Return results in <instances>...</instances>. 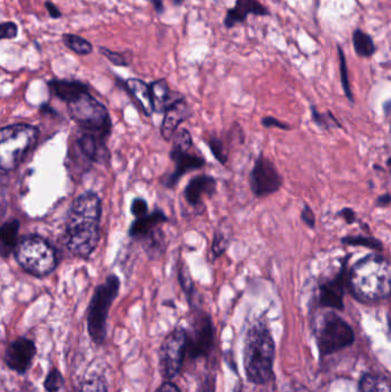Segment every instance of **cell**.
I'll use <instances>...</instances> for the list:
<instances>
[{
	"mask_svg": "<svg viewBox=\"0 0 391 392\" xmlns=\"http://www.w3.org/2000/svg\"><path fill=\"white\" fill-rule=\"evenodd\" d=\"M101 201L93 192L80 195L71 205L66 224V239L71 254L87 259L100 239Z\"/></svg>",
	"mask_w": 391,
	"mask_h": 392,
	"instance_id": "6da1fadb",
	"label": "cell"
},
{
	"mask_svg": "<svg viewBox=\"0 0 391 392\" xmlns=\"http://www.w3.org/2000/svg\"><path fill=\"white\" fill-rule=\"evenodd\" d=\"M390 263L381 252L358 259L347 272V288L365 304L381 302L390 295Z\"/></svg>",
	"mask_w": 391,
	"mask_h": 392,
	"instance_id": "7a4b0ae2",
	"label": "cell"
},
{
	"mask_svg": "<svg viewBox=\"0 0 391 392\" xmlns=\"http://www.w3.org/2000/svg\"><path fill=\"white\" fill-rule=\"evenodd\" d=\"M275 346L264 320H256L244 337V366L248 381L258 386L270 382L273 375Z\"/></svg>",
	"mask_w": 391,
	"mask_h": 392,
	"instance_id": "3957f363",
	"label": "cell"
},
{
	"mask_svg": "<svg viewBox=\"0 0 391 392\" xmlns=\"http://www.w3.org/2000/svg\"><path fill=\"white\" fill-rule=\"evenodd\" d=\"M71 118L78 125L80 133L106 141L111 136V120L107 109L87 90L66 102Z\"/></svg>",
	"mask_w": 391,
	"mask_h": 392,
	"instance_id": "277c9868",
	"label": "cell"
},
{
	"mask_svg": "<svg viewBox=\"0 0 391 392\" xmlns=\"http://www.w3.org/2000/svg\"><path fill=\"white\" fill-rule=\"evenodd\" d=\"M170 149L171 161L174 162V171L162 178V184L167 189H174L185 174L204 168L207 161L203 155L193 151V137L188 129H181L172 138Z\"/></svg>",
	"mask_w": 391,
	"mask_h": 392,
	"instance_id": "5b68a950",
	"label": "cell"
},
{
	"mask_svg": "<svg viewBox=\"0 0 391 392\" xmlns=\"http://www.w3.org/2000/svg\"><path fill=\"white\" fill-rule=\"evenodd\" d=\"M37 136V129L29 124L0 129V174H8L19 167Z\"/></svg>",
	"mask_w": 391,
	"mask_h": 392,
	"instance_id": "8992f818",
	"label": "cell"
},
{
	"mask_svg": "<svg viewBox=\"0 0 391 392\" xmlns=\"http://www.w3.org/2000/svg\"><path fill=\"white\" fill-rule=\"evenodd\" d=\"M15 257L24 271L39 278L46 277L57 268V255L53 247L36 235L24 238L17 243Z\"/></svg>",
	"mask_w": 391,
	"mask_h": 392,
	"instance_id": "52a82bcc",
	"label": "cell"
},
{
	"mask_svg": "<svg viewBox=\"0 0 391 392\" xmlns=\"http://www.w3.org/2000/svg\"><path fill=\"white\" fill-rule=\"evenodd\" d=\"M314 332L320 357L341 351L352 346L354 342L352 326L334 311H328L321 317Z\"/></svg>",
	"mask_w": 391,
	"mask_h": 392,
	"instance_id": "ba28073f",
	"label": "cell"
},
{
	"mask_svg": "<svg viewBox=\"0 0 391 392\" xmlns=\"http://www.w3.org/2000/svg\"><path fill=\"white\" fill-rule=\"evenodd\" d=\"M120 286V279L116 275L111 274L94 292L87 317V327L91 337L96 343L104 342L106 337L108 312L115 299L118 297Z\"/></svg>",
	"mask_w": 391,
	"mask_h": 392,
	"instance_id": "9c48e42d",
	"label": "cell"
},
{
	"mask_svg": "<svg viewBox=\"0 0 391 392\" xmlns=\"http://www.w3.org/2000/svg\"><path fill=\"white\" fill-rule=\"evenodd\" d=\"M249 184L251 193L258 198L275 194L284 185V177L271 158H266L263 151L255 160L249 174Z\"/></svg>",
	"mask_w": 391,
	"mask_h": 392,
	"instance_id": "30bf717a",
	"label": "cell"
},
{
	"mask_svg": "<svg viewBox=\"0 0 391 392\" xmlns=\"http://www.w3.org/2000/svg\"><path fill=\"white\" fill-rule=\"evenodd\" d=\"M186 329L179 326L162 343L160 348V371L164 379H174L181 371L186 355Z\"/></svg>",
	"mask_w": 391,
	"mask_h": 392,
	"instance_id": "8fae6325",
	"label": "cell"
},
{
	"mask_svg": "<svg viewBox=\"0 0 391 392\" xmlns=\"http://www.w3.org/2000/svg\"><path fill=\"white\" fill-rule=\"evenodd\" d=\"M186 353L192 358L207 355L212 348L215 327L210 315L197 308L190 330L186 329Z\"/></svg>",
	"mask_w": 391,
	"mask_h": 392,
	"instance_id": "7c38bea8",
	"label": "cell"
},
{
	"mask_svg": "<svg viewBox=\"0 0 391 392\" xmlns=\"http://www.w3.org/2000/svg\"><path fill=\"white\" fill-rule=\"evenodd\" d=\"M352 254L345 256L341 268L334 277L325 279L318 287L317 306L320 308H331L334 311L345 310V295L347 288V272L349 259Z\"/></svg>",
	"mask_w": 391,
	"mask_h": 392,
	"instance_id": "4fadbf2b",
	"label": "cell"
},
{
	"mask_svg": "<svg viewBox=\"0 0 391 392\" xmlns=\"http://www.w3.org/2000/svg\"><path fill=\"white\" fill-rule=\"evenodd\" d=\"M218 181L210 174H199L191 178L186 187L184 188L185 201L188 205L194 209L197 215H202L207 210L204 205L203 198H214L217 194Z\"/></svg>",
	"mask_w": 391,
	"mask_h": 392,
	"instance_id": "5bb4252c",
	"label": "cell"
},
{
	"mask_svg": "<svg viewBox=\"0 0 391 392\" xmlns=\"http://www.w3.org/2000/svg\"><path fill=\"white\" fill-rule=\"evenodd\" d=\"M163 121L161 124V136L167 142H170L174 133L179 130L181 125L192 118V111L186 97L176 101L164 111Z\"/></svg>",
	"mask_w": 391,
	"mask_h": 392,
	"instance_id": "9a60e30c",
	"label": "cell"
},
{
	"mask_svg": "<svg viewBox=\"0 0 391 392\" xmlns=\"http://www.w3.org/2000/svg\"><path fill=\"white\" fill-rule=\"evenodd\" d=\"M36 355V346L30 339H19L7 348L5 360L10 368L17 373H24L30 367Z\"/></svg>",
	"mask_w": 391,
	"mask_h": 392,
	"instance_id": "2e32d148",
	"label": "cell"
},
{
	"mask_svg": "<svg viewBox=\"0 0 391 392\" xmlns=\"http://www.w3.org/2000/svg\"><path fill=\"white\" fill-rule=\"evenodd\" d=\"M244 132L242 130L235 131L230 130L225 136H217V134H209L206 138V144L210 149L211 154L214 156L215 160L221 165H226L230 158V151H231V146L235 144V141H239L240 144H244V137H239L242 136Z\"/></svg>",
	"mask_w": 391,
	"mask_h": 392,
	"instance_id": "e0dca14e",
	"label": "cell"
},
{
	"mask_svg": "<svg viewBox=\"0 0 391 392\" xmlns=\"http://www.w3.org/2000/svg\"><path fill=\"white\" fill-rule=\"evenodd\" d=\"M270 12L266 7L263 6L258 0H237L233 8L228 10L225 15L224 26L228 29L235 28L237 24H242L247 20L249 15L264 17L269 15Z\"/></svg>",
	"mask_w": 391,
	"mask_h": 392,
	"instance_id": "ac0fdd59",
	"label": "cell"
},
{
	"mask_svg": "<svg viewBox=\"0 0 391 392\" xmlns=\"http://www.w3.org/2000/svg\"><path fill=\"white\" fill-rule=\"evenodd\" d=\"M169 221V218L164 214L163 210L155 209L154 212L136 219L130 226L129 235L131 238L143 240L146 238L155 228L160 227L161 225Z\"/></svg>",
	"mask_w": 391,
	"mask_h": 392,
	"instance_id": "d6986e66",
	"label": "cell"
},
{
	"mask_svg": "<svg viewBox=\"0 0 391 392\" xmlns=\"http://www.w3.org/2000/svg\"><path fill=\"white\" fill-rule=\"evenodd\" d=\"M151 90L152 104L154 113H164L171 104L179 100L184 95L171 90L167 82L158 80L149 84Z\"/></svg>",
	"mask_w": 391,
	"mask_h": 392,
	"instance_id": "ffe728a7",
	"label": "cell"
},
{
	"mask_svg": "<svg viewBox=\"0 0 391 392\" xmlns=\"http://www.w3.org/2000/svg\"><path fill=\"white\" fill-rule=\"evenodd\" d=\"M125 85H127L129 92L132 94V97L137 100L138 104H139L141 109L144 111V114L146 116H152L154 111H153V104H152L149 85L146 84L141 80H137V78L127 80Z\"/></svg>",
	"mask_w": 391,
	"mask_h": 392,
	"instance_id": "44dd1931",
	"label": "cell"
},
{
	"mask_svg": "<svg viewBox=\"0 0 391 392\" xmlns=\"http://www.w3.org/2000/svg\"><path fill=\"white\" fill-rule=\"evenodd\" d=\"M19 230L20 223L15 219L0 226V255L3 257L10 256V252L17 248Z\"/></svg>",
	"mask_w": 391,
	"mask_h": 392,
	"instance_id": "7402d4cb",
	"label": "cell"
},
{
	"mask_svg": "<svg viewBox=\"0 0 391 392\" xmlns=\"http://www.w3.org/2000/svg\"><path fill=\"white\" fill-rule=\"evenodd\" d=\"M144 241V249L147 254L148 259L152 261L160 259L167 250V236L162 231V228H155L154 231L151 232L146 238L143 239Z\"/></svg>",
	"mask_w": 391,
	"mask_h": 392,
	"instance_id": "603a6c76",
	"label": "cell"
},
{
	"mask_svg": "<svg viewBox=\"0 0 391 392\" xmlns=\"http://www.w3.org/2000/svg\"><path fill=\"white\" fill-rule=\"evenodd\" d=\"M232 238H233V231L231 225L224 221L219 223L215 231L212 245H211V254L214 259H221V256L224 255L231 245Z\"/></svg>",
	"mask_w": 391,
	"mask_h": 392,
	"instance_id": "cb8c5ba5",
	"label": "cell"
},
{
	"mask_svg": "<svg viewBox=\"0 0 391 392\" xmlns=\"http://www.w3.org/2000/svg\"><path fill=\"white\" fill-rule=\"evenodd\" d=\"M52 93L60 100L67 102L80 92L87 90L89 87L78 81H64V80H53L48 83Z\"/></svg>",
	"mask_w": 391,
	"mask_h": 392,
	"instance_id": "d4e9b609",
	"label": "cell"
},
{
	"mask_svg": "<svg viewBox=\"0 0 391 392\" xmlns=\"http://www.w3.org/2000/svg\"><path fill=\"white\" fill-rule=\"evenodd\" d=\"M178 281L181 285L183 292L188 297V304L191 305L192 308H197L195 305V299H197V288H195L194 281L192 278L191 272L188 270V266L186 265L183 259H179L178 261Z\"/></svg>",
	"mask_w": 391,
	"mask_h": 392,
	"instance_id": "484cf974",
	"label": "cell"
},
{
	"mask_svg": "<svg viewBox=\"0 0 391 392\" xmlns=\"http://www.w3.org/2000/svg\"><path fill=\"white\" fill-rule=\"evenodd\" d=\"M341 242L343 245L350 247H364L375 252H383V242L370 234L345 235L342 236Z\"/></svg>",
	"mask_w": 391,
	"mask_h": 392,
	"instance_id": "4316f807",
	"label": "cell"
},
{
	"mask_svg": "<svg viewBox=\"0 0 391 392\" xmlns=\"http://www.w3.org/2000/svg\"><path fill=\"white\" fill-rule=\"evenodd\" d=\"M359 392H390V382L381 374H365L359 382Z\"/></svg>",
	"mask_w": 391,
	"mask_h": 392,
	"instance_id": "83f0119b",
	"label": "cell"
},
{
	"mask_svg": "<svg viewBox=\"0 0 391 392\" xmlns=\"http://www.w3.org/2000/svg\"><path fill=\"white\" fill-rule=\"evenodd\" d=\"M352 44H354L356 53L359 57H372L375 53V50H376L374 41L372 39L371 36L361 30V29L354 31V34H352Z\"/></svg>",
	"mask_w": 391,
	"mask_h": 392,
	"instance_id": "f1b7e54d",
	"label": "cell"
},
{
	"mask_svg": "<svg viewBox=\"0 0 391 392\" xmlns=\"http://www.w3.org/2000/svg\"><path fill=\"white\" fill-rule=\"evenodd\" d=\"M310 113H311V120L314 124L321 131H329L331 129H343L341 122L335 118L331 111H327L326 113H320L314 104H310Z\"/></svg>",
	"mask_w": 391,
	"mask_h": 392,
	"instance_id": "f546056e",
	"label": "cell"
},
{
	"mask_svg": "<svg viewBox=\"0 0 391 392\" xmlns=\"http://www.w3.org/2000/svg\"><path fill=\"white\" fill-rule=\"evenodd\" d=\"M66 47L73 50L78 55H89L93 50V45L85 38L80 37L78 35L66 34L62 36Z\"/></svg>",
	"mask_w": 391,
	"mask_h": 392,
	"instance_id": "4dcf8cb0",
	"label": "cell"
},
{
	"mask_svg": "<svg viewBox=\"0 0 391 392\" xmlns=\"http://www.w3.org/2000/svg\"><path fill=\"white\" fill-rule=\"evenodd\" d=\"M338 57H340V75H341L342 88H343V92H345L347 99H348L352 104H354V94H352L350 83H349L348 66H347L345 55L341 47H338Z\"/></svg>",
	"mask_w": 391,
	"mask_h": 392,
	"instance_id": "1f68e13d",
	"label": "cell"
},
{
	"mask_svg": "<svg viewBox=\"0 0 391 392\" xmlns=\"http://www.w3.org/2000/svg\"><path fill=\"white\" fill-rule=\"evenodd\" d=\"M76 392H107V386L100 377H91L78 386Z\"/></svg>",
	"mask_w": 391,
	"mask_h": 392,
	"instance_id": "d6a6232c",
	"label": "cell"
},
{
	"mask_svg": "<svg viewBox=\"0 0 391 392\" xmlns=\"http://www.w3.org/2000/svg\"><path fill=\"white\" fill-rule=\"evenodd\" d=\"M62 386H64V377L59 371L54 369L45 380V389L48 392H59Z\"/></svg>",
	"mask_w": 391,
	"mask_h": 392,
	"instance_id": "836d02e7",
	"label": "cell"
},
{
	"mask_svg": "<svg viewBox=\"0 0 391 392\" xmlns=\"http://www.w3.org/2000/svg\"><path fill=\"white\" fill-rule=\"evenodd\" d=\"M99 50L108 61H111V64H115V66H120V67L129 66V61L127 60V57H125L124 54L111 50L107 47H100Z\"/></svg>",
	"mask_w": 391,
	"mask_h": 392,
	"instance_id": "e575fe53",
	"label": "cell"
},
{
	"mask_svg": "<svg viewBox=\"0 0 391 392\" xmlns=\"http://www.w3.org/2000/svg\"><path fill=\"white\" fill-rule=\"evenodd\" d=\"M19 34V27L15 22L12 21H7L0 24V39L5 41V39H14L17 37Z\"/></svg>",
	"mask_w": 391,
	"mask_h": 392,
	"instance_id": "d590c367",
	"label": "cell"
},
{
	"mask_svg": "<svg viewBox=\"0 0 391 392\" xmlns=\"http://www.w3.org/2000/svg\"><path fill=\"white\" fill-rule=\"evenodd\" d=\"M131 214L136 218L143 217L148 214V203L145 198H136L131 203Z\"/></svg>",
	"mask_w": 391,
	"mask_h": 392,
	"instance_id": "8d00e7d4",
	"label": "cell"
},
{
	"mask_svg": "<svg viewBox=\"0 0 391 392\" xmlns=\"http://www.w3.org/2000/svg\"><path fill=\"white\" fill-rule=\"evenodd\" d=\"M262 125L266 129H281V130L289 131L291 129V125L286 123V122L280 121L273 116H266V118H262Z\"/></svg>",
	"mask_w": 391,
	"mask_h": 392,
	"instance_id": "74e56055",
	"label": "cell"
},
{
	"mask_svg": "<svg viewBox=\"0 0 391 392\" xmlns=\"http://www.w3.org/2000/svg\"><path fill=\"white\" fill-rule=\"evenodd\" d=\"M301 221L304 223L309 228H316V224H317V218L314 215L313 210H312L311 207L309 205H303V209L301 212Z\"/></svg>",
	"mask_w": 391,
	"mask_h": 392,
	"instance_id": "f35d334b",
	"label": "cell"
},
{
	"mask_svg": "<svg viewBox=\"0 0 391 392\" xmlns=\"http://www.w3.org/2000/svg\"><path fill=\"white\" fill-rule=\"evenodd\" d=\"M336 217L341 218L345 221L347 225H352L357 223V214L354 212V209L345 207L342 208L340 212H336Z\"/></svg>",
	"mask_w": 391,
	"mask_h": 392,
	"instance_id": "ab89813d",
	"label": "cell"
},
{
	"mask_svg": "<svg viewBox=\"0 0 391 392\" xmlns=\"http://www.w3.org/2000/svg\"><path fill=\"white\" fill-rule=\"evenodd\" d=\"M391 203V195L389 192L385 193V194L380 195L376 198V201H375V207H378V208H388L389 205Z\"/></svg>",
	"mask_w": 391,
	"mask_h": 392,
	"instance_id": "60d3db41",
	"label": "cell"
},
{
	"mask_svg": "<svg viewBox=\"0 0 391 392\" xmlns=\"http://www.w3.org/2000/svg\"><path fill=\"white\" fill-rule=\"evenodd\" d=\"M45 7H46L47 12H48V15H50L52 19H60V17H62V13H61L59 8H57L53 3L46 1V3H45Z\"/></svg>",
	"mask_w": 391,
	"mask_h": 392,
	"instance_id": "b9f144b4",
	"label": "cell"
},
{
	"mask_svg": "<svg viewBox=\"0 0 391 392\" xmlns=\"http://www.w3.org/2000/svg\"><path fill=\"white\" fill-rule=\"evenodd\" d=\"M155 392H181L178 389L177 386H174V383L165 382L158 388Z\"/></svg>",
	"mask_w": 391,
	"mask_h": 392,
	"instance_id": "7bdbcfd3",
	"label": "cell"
},
{
	"mask_svg": "<svg viewBox=\"0 0 391 392\" xmlns=\"http://www.w3.org/2000/svg\"><path fill=\"white\" fill-rule=\"evenodd\" d=\"M152 3H154L155 8H156L157 12H162L163 10V3L161 0H151Z\"/></svg>",
	"mask_w": 391,
	"mask_h": 392,
	"instance_id": "ee69618b",
	"label": "cell"
},
{
	"mask_svg": "<svg viewBox=\"0 0 391 392\" xmlns=\"http://www.w3.org/2000/svg\"><path fill=\"white\" fill-rule=\"evenodd\" d=\"M383 111H385V115L388 118L389 114H390V101H385V104H383Z\"/></svg>",
	"mask_w": 391,
	"mask_h": 392,
	"instance_id": "f6af8a7d",
	"label": "cell"
},
{
	"mask_svg": "<svg viewBox=\"0 0 391 392\" xmlns=\"http://www.w3.org/2000/svg\"><path fill=\"white\" fill-rule=\"evenodd\" d=\"M373 168H374V170H376V171H383V169H382L381 167H379V165H375Z\"/></svg>",
	"mask_w": 391,
	"mask_h": 392,
	"instance_id": "bcb514c9",
	"label": "cell"
},
{
	"mask_svg": "<svg viewBox=\"0 0 391 392\" xmlns=\"http://www.w3.org/2000/svg\"><path fill=\"white\" fill-rule=\"evenodd\" d=\"M174 1L176 5H181V3H184L185 0H174Z\"/></svg>",
	"mask_w": 391,
	"mask_h": 392,
	"instance_id": "7dc6e473",
	"label": "cell"
}]
</instances>
